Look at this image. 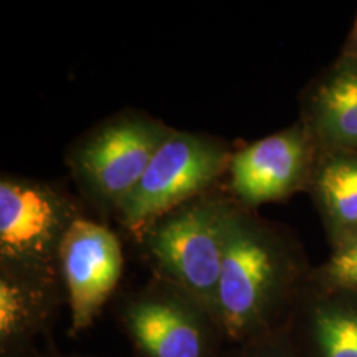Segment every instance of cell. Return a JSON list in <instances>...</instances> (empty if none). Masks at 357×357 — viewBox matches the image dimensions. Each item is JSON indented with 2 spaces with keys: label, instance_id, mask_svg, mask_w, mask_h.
I'll list each match as a JSON object with an SVG mask.
<instances>
[{
  "label": "cell",
  "instance_id": "cell-1",
  "mask_svg": "<svg viewBox=\"0 0 357 357\" xmlns=\"http://www.w3.org/2000/svg\"><path fill=\"white\" fill-rule=\"evenodd\" d=\"M311 270L291 229L258 212H240L215 298V316L227 342L242 344L287 329Z\"/></svg>",
  "mask_w": 357,
  "mask_h": 357
},
{
  "label": "cell",
  "instance_id": "cell-2",
  "mask_svg": "<svg viewBox=\"0 0 357 357\" xmlns=\"http://www.w3.org/2000/svg\"><path fill=\"white\" fill-rule=\"evenodd\" d=\"M242 211L217 185L155 218L136 236L151 275L176 284L215 312L223 260Z\"/></svg>",
  "mask_w": 357,
  "mask_h": 357
},
{
  "label": "cell",
  "instance_id": "cell-3",
  "mask_svg": "<svg viewBox=\"0 0 357 357\" xmlns=\"http://www.w3.org/2000/svg\"><path fill=\"white\" fill-rule=\"evenodd\" d=\"M172 129L144 109L126 108L75 137L65 164L82 202L102 218H114Z\"/></svg>",
  "mask_w": 357,
  "mask_h": 357
},
{
  "label": "cell",
  "instance_id": "cell-4",
  "mask_svg": "<svg viewBox=\"0 0 357 357\" xmlns=\"http://www.w3.org/2000/svg\"><path fill=\"white\" fill-rule=\"evenodd\" d=\"M113 314L134 357H220L229 344L211 307L154 275L119 294Z\"/></svg>",
  "mask_w": 357,
  "mask_h": 357
},
{
  "label": "cell",
  "instance_id": "cell-5",
  "mask_svg": "<svg viewBox=\"0 0 357 357\" xmlns=\"http://www.w3.org/2000/svg\"><path fill=\"white\" fill-rule=\"evenodd\" d=\"M234 153L235 147L223 137L174 128L118 208L114 220L136 238L162 213L215 189L225 177Z\"/></svg>",
  "mask_w": 357,
  "mask_h": 357
},
{
  "label": "cell",
  "instance_id": "cell-6",
  "mask_svg": "<svg viewBox=\"0 0 357 357\" xmlns=\"http://www.w3.org/2000/svg\"><path fill=\"white\" fill-rule=\"evenodd\" d=\"M82 199L40 178L0 176V265L58 271L61 245L84 213Z\"/></svg>",
  "mask_w": 357,
  "mask_h": 357
},
{
  "label": "cell",
  "instance_id": "cell-7",
  "mask_svg": "<svg viewBox=\"0 0 357 357\" xmlns=\"http://www.w3.org/2000/svg\"><path fill=\"white\" fill-rule=\"evenodd\" d=\"M319 154V147L298 119L235 149L223 189L243 211L258 212L261 205L306 192Z\"/></svg>",
  "mask_w": 357,
  "mask_h": 357
},
{
  "label": "cell",
  "instance_id": "cell-8",
  "mask_svg": "<svg viewBox=\"0 0 357 357\" xmlns=\"http://www.w3.org/2000/svg\"><path fill=\"white\" fill-rule=\"evenodd\" d=\"M58 271L70 312L68 336L91 328L114 296L124 273V252L118 234L88 215L73 223L58 257Z\"/></svg>",
  "mask_w": 357,
  "mask_h": 357
},
{
  "label": "cell",
  "instance_id": "cell-9",
  "mask_svg": "<svg viewBox=\"0 0 357 357\" xmlns=\"http://www.w3.org/2000/svg\"><path fill=\"white\" fill-rule=\"evenodd\" d=\"M66 303L60 271L0 265V357H33Z\"/></svg>",
  "mask_w": 357,
  "mask_h": 357
},
{
  "label": "cell",
  "instance_id": "cell-10",
  "mask_svg": "<svg viewBox=\"0 0 357 357\" xmlns=\"http://www.w3.org/2000/svg\"><path fill=\"white\" fill-rule=\"evenodd\" d=\"M298 119L319 153L357 151V58L337 55L307 82Z\"/></svg>",
  "mask_w": 357,
  "mask_h": 357
},
{
  "label": "cell",
  "instance_id": "cell-11",
  "mask_svg": "<svg viewBox=\"0 0 357 357\" xmlns=\"http://www.w3.org/2000/svg\"><path fill=\"white\" fill-rule=\"evenodd\" d=\"M287 331L298 357H357V293L310 281Z\"/></svg>",
  "mask_w": 357,
  "mask_h": 357
},
{
  "label": "cell",
  "instance_id": "cell-12",
  "mask_svg": "<svg viewBox=\"0 0 357 357\" xmlns=\"http://www.w3.org/2000/svg\"><path fill=\"white\" fill-rule=\"evenodd\" d=\"M306 194L314 204L329 247L357 236V151L321 153Z\"/></svg>",
  "mask_w": 357,
  "mask_h": 357
},
{
  "label": "cell",
  "instance_id": "cell-13",
  "mask_svg": "<svg viewBox=\"0 0 357 357\" xmlns=\"http://www.w3.org/2000/svg\"><path fill=\"white\" fill-rule=\"evenodd\" d=\"M310 281L319 288L357 293V236L331 248V255L312 266Z\"/></svg>",
  "mask_w": 357,
  "mask_h": 357
},
{
  "label": "cell",
  "instance_id": "cell-14",
  "mask_svg": "<svg viewBox=\"0 0 357 357\" xmlns=\"http://www.w3.org/2000/svg\"><path fill=\"white\" fill-rule=\"evenodd\" d=\"M220 357H298V354L289 341L288 331L283 329L242 344H227Z\"/></svg>",
  "mask_w": 357,
  "mask_h": 357
},
{
  "label": "cell",
  "instance_id": "cell-15",
  "mask_svg": "<svg viewBox=\"0 0 357 357\" xmlns=\"http://www.w3.org/2000/svg\"><path fill=\"white\" fill-rule=\"evenodd\" d=\"M341 56H349V58H357V15L354 22H352L349 33L342 43L341 52H339Z\"/></svg>",
  "mask_w": 357,
  "mask_h": 357
},
{
  "label": "cell",
  "instance_id": "cell-16",
  "mask_svg": "<svg viewBox=\"0 0 357 357\" xmlns=\"http://www.w3.org/2000/svg\"><path fill=\"white\" fill-rule=\"evenodd\" d=\"M33 357H95V356L77 354V352H61V351H58L55 346H50V347H47L45 351H38Z\"/></svg>",
  "mask_w": 357,
  "mask_h": 357
}]
</instances>
